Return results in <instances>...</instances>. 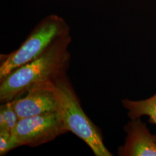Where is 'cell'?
<instances>
[{"label":"cell","instance_id":"cell-8","mask_svg":"<svg viewBox=\"0 0 156 156\" xmlns=\"http://www.w3.org/2000/svg\"><path fill=\"white\" fill-rule=\"evenodd\" d=\"M19 120V118L11 101L1 104L0 106V131H8L12 133Z\"/></svg>","mask_w":156,"mask_h":156},{"label":"cell","instance_id":"cell-3","mask_svg":"<svg viewBox=\"0 0 156 156\" xmlns=\"http://www.w3.org/2000/svg\"><path fill=\"white\" fill-rule=\"evenodd\" d=\"M68 34L70 27L62 17L55 14L45 17L17 49L1 55L0 82L17 68L39 57L57 40Z\"/></svg>","mask_w":156,"mask_h":156},{"label":"cell","instance_id":"cell-2","mask_svg":"<svg viewBox=\"0 0 156 156\" xmlns=\"http://www.w3.org/2000/svg\"><path fill=\"white\" fill-rule=\"evenodd\" d=\"M57 113L67 132H71L87 145L95 156H112L104 142L101 131L81 106L67 75L55 82Z\"/></svg>","mask_w":156,"mask_h":156},{"label":"cell","instance_id":"cell-1","mask_svg":"<svg viewBox=\"0 0 156 156\" xmlns=\"http://www.w3.org/2000/svg\"><path fill=\"white\" fill-rule=\"evenodd\" d=\"M71 41L70 34L62 37L39 57L10 73L0 82L1 103L13 100L36 85L55 83L67 75L71 60L68 47Z\"/></svg>","mask_w":156,"mask_h":156},{"label":"cell","instance_id":"cell-4","mask_svg":"<svg viewBox=\"0 0 156 156\" xmlns=\"http://www.w3.org/2000/svg\"><path fill=\"white\" fill-rule=\"evenodd\" d=\"M66 133L57 112H53L19 119L12 131V140L16 148L35 147Z\"/></svg>","mask_w":156,"mask_h":156},{"label":"cell","instance_id":"cell-6","mask_svg":"<svg viewBox=\"0 0 156 156\" xmlns=\"http://www.w3.org/2000/svg\"><path fill=\"white\" fill-rule=\"evenodd\" d=\"M124 130L127 136L117 149L118 156H156V135L151 134L140 118L130 119Z\"/></svg>","mask_w":156,"mask_h":156},{"label":"cell","instance_id":"cell-9","mask_svg":"<svg viewBox=\"0 0 156 156\" xmlns=\"http://www.w3.org/2000/svg\"><path fill=\"white\" fill-rule=\"evenodd\" d=\"M15 148L12 140V133L0 131V156H5L9 151Z\"/></svg>","mask_w":156,"mask_h":156},{"label":"cell","instance_id":"cell-5","mask_svg":"<svg viewBox=\"0 0 156 156\" xmlns=\"http://www.w3.org/2000/svg\"><path fill=\"white\" fill-rule=\"evenodd\" d=\"M25 93L11 101L19 119L57 111L54 82L36 85Z\"/></svg>","mask_w":156,"mask_h":156},{"label":"cell","instance_id":"cell-7","mask_svg":"<svg viewBox=\"0 0 156 156\" xmlns=\"http://www.w3.org/2000/svg\"><path fill=\"white\" fill-rule=\"evenodd\" d=\"M123 107L127 110L130 119L149 117V123L156 126V93L150 98L143 100L134 101L124 99L122 101Z\"/></svg>","mask_w":156,"mask_h":156}]
</instances>
